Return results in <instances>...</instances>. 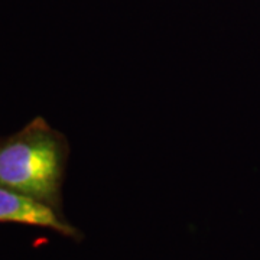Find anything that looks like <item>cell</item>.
<instances>
[{
    "instance_id": "1",
    "label": "cell",
    "mask_w": 260,
    "mask_h": 260,
    "mask_svg": "<svg viewBox=\"0 0 260 260\" xmlns=\"http://www.w3.org/2000/svg\"><path fill=\"white\" fill-rule=\"evenodd\" d=\"M68 145L42 117L0 138V188L26 195L61 211Z\"/></svg>"
},
{
    "instance_id": "2",
    "label": "cell",
    "mask_w": 260,
    "mask_h": 260,
    "mask_svg": "<svg viewBox=\"0 0 260 260\" xmlns=\"http://www.w3.org/2000/svg\"><path fill=\"white\" fill-rule=\"evenodd\" d=\"M0 223H18L51 229L75 240L83 236L81 232L65 220L61 211L5 188H0Z\"/></svg>"
}]
</instances>
